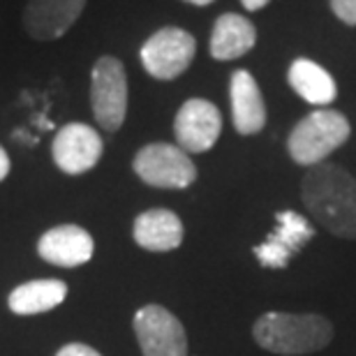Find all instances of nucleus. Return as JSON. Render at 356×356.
I'll return each instance as SVG.
<instances>
[{"label":"nucleus","mask_w":356,"mask_h":356,"mask_svg":"<svg viewBox=\"0 0 356 356\" xmlns=\"http://www.w3.org/2000/svg\"><path fill=\"white\" fill-rule=\"evenodd\" d=\"M301 195L310 216L340 238H356V178L345 167L322 162L303 176Z\"/></svg>","instance_id":"obj_1"},{"label":"nucleus","mask_w":356,"mask_h":356,"mask_svg":"<svg viewBox=\"0 0 356 356\" xmlns=\"http://www.w3.org/2000/svg\"><path fill=\"white\" fill-rule=\"evenodd\" d=\"M252 336L257 345L268 352L298 356L324 350L333 338V326L322 315L266 312L254 322Z\"/></svg>","instance_id":"obj_2"},{"label":"nucleus","mask_w":356,"mask_h":356,"mask_svg":"<svg viewBox=\"0 0 356 356\" xmlns=\"http://www.w3.org/2000/svg\"><path fill=\"white\" fill-rule=\"evenodd\" d=\"M350 120L340 111L317 109L301 118L287 139L289 155L296 165L315 167L350 139Z\"/></svg>","instance_id":"obj_3"},{"label":"nucleus","mask_w":356,"mask_h":356,"mask_svg":"<svg viewBox=\"0 0 356 356\" xmlns=\"http://www.w3.org/2000/svg\"><path fill=\"white\" fill-rule=\"evenodd\" d=\"M92 116L106 132H118L127 116V74L116 56H102L90 72Z\"/></svg>","instance_id":"obj_4"},{"label":"nucleus","mask_w":356,"mask_h":356,"mask_svg":"<svg viewBox=\"0 0 356 356\" xmlns=\"http://www.w3.org/2000/svg\"><path fill=\"white\" fill-rule=\"evenodd\" d=\"M134 174L146 185L167 190L190 188L197 181V167L181 146L148 144L134 155Z\"/></svg>","instance_id":"obj_5"},{"label":"nucleus","mask_w":356,"mask_h":356,"mask_svg":"<svg viewBox=\"0 0 356 356\" xmlns=\"http://www.w3.org/2000/svg\"><path fill=\"white\" fill-rule=\"evenodd\" d=\"M197 54L195 38L183 28L167 26L153 33L141 47V65L153 79L172 81L190 67Z\"/></svg>","instance_id":"obj_6"},{"label":"nucleus","mask_w":356,"mask_h":356,"mask_svg":"<svg viewBox=\"0 0 356 356\" xmlns=\"http://www.w3.org/2000/svg\"><path fill=\"white\" fill-rule=\"evenodd\" d=\"M134 333L144 356H188L181 319L162 305H144L134 315Z\"/></svg>","instance_id":"obj_7"},{"label":"nucleus","mask_w":356,"mask_h":356,"mask_svg":"<svg viewBox=\"0 0 356 356\" xmlns=\"http://www.w3.org/2000/svg\"><path fill=\"white\" fill-rule=\"evenodd\" d=\"M277 227L264 243L254 245V257L264 268H287L289 259L301 252L305 243L315 236V227L308 218L296 211H277Z\"/></svg>","instance_id":"obj_8"},{"label":"nucleus","mask_w":356,"mask_h":356,"mask_svg":"<svg viewBox=\"0 0 356 356\" xmlns=\"http://www.w3.org/2000/svg\"><path fill=\"white\" fill-rule=\"evenodd\" d=\"M220 132H222V116L209 99L192 97L176 113V146H181L188 155L211 151L220 139Z\"/></svg>","instance_id":"obj_9"},{"label":"nucleus","mask_w":356,"mask_h":356,"mask_svg":"<svg viewBox=\"0 0 356 356\" xmlns=\"http://www.w3.org/2000/svg\"><path fill=\"white\" fill-rule=\"evenodd\" d=\"M102 137L86 123H67L54 137L51 155L60 172L79 176L90 172L102 158Z\"/></svg>","instance_id":"obj_10"},{"label":"nucleus","mask_w":356,"mask_h":356,"mask_svg":"<svg viewBox=\"0 0 356 356\" xmlns=\"http://www.w3.org/2000/svg\"><path fill=\"white\" fill-rule=\"evenodd\" d=\"M86 0H28L24 7V28L33 40H60L81 17Z\"/></svg>","instance_id":"obj_11"},{"label":"nucleus","mask_w":356,"mask_h":356,"mask_svg":"<svg viewBox=\"0 0 356 356\" xmlns=\"http://www.w3.org/2000/svg\"><path fill=\"white\" fill-rule=\"evenodd\" d=\"M40 257L54 266L72 268L81 266L95 252V241L79 225H60L42 234L38 243Z\"/></svg>","instance_id":"obj_12"},{"label":"nucleus","mask_w":356,"mask_h":356,"mask_svg":"<svg viewBox=\"0 0 356 356\" xmlns=\"http://www.w3.org/2000/svg\"><path fill=\"white\" fill-rule=\"evenodd\" d=\"M232 120L238 134H257L266 125V104L254 76L248 70H236L229 81Z\"/></svg>","instance_id":"obj_13"},{"label":"nucleus","mask_w":356,"mask_h":356,"mask_svg":"<svg viewBox=\"0 0 356 356\" xmlns=\"http://www.w3.org/2000/svg\"><path fill=\"white\" fill-rule=\"evenodd\" d=\"M134 241L151 252H169L183 243V222L174 211L151 209L134 220Z\"/></svg>","instance_id":"obj_14"},{"label":"nucleus","mask_w":356,"mask_h":356,"mask_svg":"<svg viewBox=\"0 0 356 356\" xmlns=\"http://www.w3.org/2000/svg\"><path fill=\"white\" fill-rule=\"evenodd\" d=\"M257 42V31L241 14H222L211 33V56L216 60H234L245 56Z\"/></svg>","instance_id":"obj_15"},{"label":"nucleus","mask_w":356,"mask_h":356,"mask_svg":"<svg viewBox=\"0 0 356 356\" xmlns=\"http://www.w3.org/2000/svg\"><path fill=\"white\" fill-rule=\"evenodd\" d=\"M289 86L294 88L308 104L329 106L338 97V86L333 76L322 65L308 58H296L287 72Z\"/></svg>","instance_id":"obj_16"},{"label":"nucleus","mask_w":356,"mask_h":356,"mask_svg":"<svg viewBox=\"0 0 356 356\" xmlns=\"http://www.w3.org/2000/svg\"><path fill=\"white\" fill-rule=\"evenodd\" d=\"M67 296V284L56 277L49 280H31L19 284L10 294V310L17 315H40V312L54 310Z\"/></svg>","instance_id":"obj_17"},{"label":"nucleus","mask_w":356,"mask_h":356,"mask_svg":"<svg viewBox=\"0 0 356 356\" xmlns=\"http://www.w3.org/2000/svg\"><path fill=\"white\" fill-rule=\"evenodd\" d=\"M333 14L347 26H356V0H331Z\"/></svg>","instance_id":"obj_18"},{"label":"nucleus","mask_w":356,"mask_h":356,"mask_svg":"<svg viewBox=\"0 0 356 356\" xmlns=\"http://www.w3.org/2000/svg\"><path fill=\"white\" fill-rule=\"evenodd\" d=\"M56 356H102L97 350H92L88 345H81V343H70L65 345L63 350L56 354Z\"/></svg>","instance_id":"obj_19"},{"label":"nucleus","mask_w":356,"mask_h":356,"mask_svg":"<svg viewBox=\"0 0 356 356\" xmlns=\"http://www.w3.org/2000/svg\"><path fill=\"white\" fill-rule=\"evenodd\" d=\"M10 155L5 153V148L0 146V181H5L7 174H10Z\"/></svg>","instance_id":"obj_20"},{"label":"nucleus","mask_w":356,"mask_h":356,"mask_svg":"<svg viewBox=\"0 0 356 356\" xmlns=\"http://www.w3.org/2000/svg\"><path fill=\"white\" fill-rule=\"evenodd\" d=\"M243 3V7L248 12H257V10H261V7H266L270 0H241Z\"/></svg>","instance_id":"obj_21"},{"label":"nucleus","mask_w":356,"mask_h":356,"mask_svg":"<svg viewBox=\"0 0 356 356\" xmlns=\"http://www.w3.org/2000/svg\"><path fill=\"white\" fill-rule=\"evenodd\" d=\"M188 3H192V5H199V7H204V5H211L213 0H188Z\"/></svg>","instance_id":"obj_22"}]
</instances>
